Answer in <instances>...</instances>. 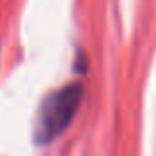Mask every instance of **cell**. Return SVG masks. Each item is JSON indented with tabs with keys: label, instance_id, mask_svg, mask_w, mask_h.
<instances>
[{
	"label": "cell",
	"instance_id": "obj_1",
	"mask_svg": "<svg viewBox=\"0 0 156 156\" xmlns=\"http://www.w3.org/2000/svg\"><path fill=\"white\" fill-rule=\"evenodd\" d=\"M81 95H83L81 85L71 83L59 91L51 93L50 97H46L38 111V117H36V129H34L36 140L50 142L57 134L63 133L75 115Z\"/></svg>",
	"mask_w": 156,
	"mask_h": 156
}]
</instances>
